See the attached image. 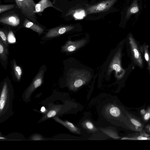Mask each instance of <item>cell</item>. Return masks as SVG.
Here are the masks:
<instances>
[{
  "label": "cell",
  "instance_id": "3957f363",
  "mask_svg": "<svg viewBox=\"0 0 150 150\" xmlns=\"http://www.w3.org/2000/svg\"><path fill=\"white\" fill-rule=\"evenodd\" d=\"M44 69L40 70L31 84L24 93L23 97L25 101H28V99L33 91L42 84L44 73Z\"/></svg>",
  "mask_w": 150,
  "mask_h": 150
},
{
  "label": "cell",
  "instance_id": "d6a6232c",
  "mask_svg": "<svg viewBox=\"0 0 150 150\" xmlns=\"http://www.w3.org/2000/svg\"><path fill=\"white\" fill-rule=\"evenodd\" d=\"M149 66H150V62L149 63Z\"/></svg>",
  "mask_w": 150,
  "mask_h": 150
},
{
  "label": "cell",
  "instance_id": "6da1fadb",
  "mask_svg": "<svg viewBox=\"0 0 150 150\" xmlns=\"http://www.w3.org/2000/svg\"><path fill=\"white\" fill-rule=\"evenodd\" d=\"M91 78L90 74L85 70H76L70 74L68 85L69 88L76 91L86 83Z\"/></svg>",
  "mask_w": 150,
  "mask_h": 150
},
{
  "label": "cell",
  "instance_id": "1f68e13d",
  "mask_svg": "<svg viewBox=\"0 0 150 150\" xmlns=\"http://www.w3.org/2000/svg\"><path fill=\"white\" fill-rule=\"evenodd\" d=\"M0 139H5V138H3V137H0Z\"/></svg>",
  "mask_w": 150,
  "mask_h": 150
},
{
  "label": "cell",
  "instance_id": "f546056e",
  "mask_svg": "<svg viewBox=\"0 0 150 150\" xmlns=\"http://www.w3.org/2000/svg\"><path fill=\"white\" fill-rule=\"evenodd\" d=\"M45 108L43 107H42L41 108V111H42V112H43L45 111Z\"/></svg>",
  "mask_w": 150,
  "mask_h": 150
},
{
  "label": "cell",
  "instance_id": "44dd1931",
  "mask_svg": "<svg viewBox=\"0 0 150 150\" xmlns=\"http://www.w3.org/2000/svg\"><path fill=\"white\" fill-rule=\"evenodd\" d=\"M0 36L4 45L6 48L7 49L8 43L7 40V38L5 33L1 30L0 31Z\"/></svg>",
  "mask_w": 150,
  "mask_h": 150
},
{
  "label": "cell",
  "instance_id": "7c38bea8",
  "mask_svg": "<svg viewBox=\"0 0 150 150\" xmlns=\"http://www.w3.org/2000/svg\"><path fill=\"white\" fill-rule=\"evenodd\" d=\"M49 7H52L57 9L50 0H41L36 4L34 13H36L42 12L46 8Z\"/></svg>",
  "mask_w": 150,
  "mask_h": 150
},
{
  "label": "cell",
  "instance_id": "d4e9b609",
  "mask_svg": "<svg viewBox=\"0 0 150 150\" xmlns=\"http://www.w3.org/2000/svg\"><path fill=\"white\" fill-rule=\"evenodd\" d=\"M147 50V48L146 47H145L144 48V55L146 60L147 61L149 62V57Z\"/></svg>",
  "mask_w": 150,
  "mask_h": 150
},
{
  "label": "cell",
  "instance_id": "e0dca14e",
  "mask_svg": "<svg viewBox=\"0 0 150 150\" xmlns=\"http://www.w3.org/2000/svg\"><path fill=\"white\" fill-rule=\"evenodd\" d=\"M8 54V49L4 45L1 40L0 41V57L3 60L6 61L7 58Z\"/></svg>",
  "mask_w": 150,
  "mask_h": 150
},
{
  "label": "cell",
  "instance_id": "7402d4cb",
  "mask_svg": "<svg viewBox=\"0 0 150 150\" xmlns=\"http://www.w3.org/2000/svg\"><path fill=\"white\" fill-rule=\"evenodd\" d=\"M8 40L9 43H14L16 42V39L14 35L11 31H10L8 35Z\"/></svg>",
  "mask_w": 150,
  "mask_h": 150
},
{
  "label": "cell",
  "instance_id": "7a4b0ae2",
  "mask_svg": "<svg viewBox=\"0 0 150 150\" xmlns=\"http://www.w3.org/2000/svg\"><path fill=\"white\" fill-rule=\"evenodd\" d=\"M18 8L25 16L33 22H36L35 13H34L36 4L32 0H15Z\"/></svg>",
  "mask_w": 150,
  "mask_h": 150
},
{
  "label": "cell",
  "instance_id": "4fadbf2b",
  "mask_svg": "<svg viewBox=\"0 0 150 150\" xmlns=\"http://www.w3.org/2000/svg\"><path fill=\"white\" fill-rule=\"evenodd\" d=\"M23 25L24 27L30 29L39 34L42 33L44 31L41 27L30 21L27 18L25 19Z\"/></svg>",
  "mask_w": 150,
  "mask_h": 150
},
{
  "label": "cell",
  "instance_id": "52a82bcc",
  "mask_svg": "<svg viewBox=\"0 0 150 150\" xmlns=\"http://www.w3.org/2000/svg\"><path fill=\"white\" fill-rule=\"evenodd\" d=\"M129 39L133 57L136 63L141 67L143 62L137 45L132 35H130Z\"/></svg>",
  "mask_w": 150,
  "mask_h": 150
},
{
  "label": "cell",
  "instance_id": "d6986e66",
  "mask_svg": "<svg viewBox=\"0 0 150 150\" xmlns=\"http://www.w3.org/2000/svg\"><path fill=\"white\" fill-rule=\"evenodd\" d=\"M13 68L15 76L17 80L19 81L22 75V69L20 67L16 64L15 62L13 63Z\"/></svg>",
  "mask_w": 150,
  "mask_h": 150
},
{
  "label": "cell",
  "instance_id": "5b68a950",
  "mask_svg": "<svg viewBox=\"0 0 150 150\" xmlns=\"http://www.w3.org/2000/svg\"><path fill=\"white\" fill-rule=\"evenodd\" d=\"M9 95L6 82L4 83L1 92L0 98V116L2 115L6 109L9 106Z\"/></svg>",
  "mask_w": 150,
  "mask_h": 150
},
{
  "label": "cell",
  "instance_id": "83f0119b",
  "mask_svg": "<svg viewBox=\"0 0 150 150\" xmlns=\"http://www.w3.org/2000/svg\"><path fill=\"white\" fill-rule=\"evenodd\" d=\"M150 117V114L149 113H146L144 116V119L145 120H147Z\"/></svg>",
  "mask_w": 150,
  "mask_h": 150
},
{
  "label": "cell",
  "instance_id": "9a60e30c",
  "mask_svg": "<svg viewBox=\"0 0 150 150\" xmlns=\"http://www.w3.org/2000/svg\"><path fill=\"white\" fill-rule=\"evenodd\" d=\"M61 108V105L54 106L43 117L42 120H45L55 116Z\"/></svg>",
  "mask_w": 150,
  "mask_h": 150
},
{
  "label": "cell",
  "instance_id": "f1b7e54d",
  "mask_svg": "<svg viewBox=\"0 0 150 150\" xmlns=\"http://www.w3.org/2000/svg\"><path fill=\"white\" fill-rule=\"evenodd\" d=\"M137 139L139 140H146L147 139V138L141 136L139 137Z\"/></svg>",
  "mask_w": 150,
  "mask_h": 150
},
{
  "label": "cell",
  "instance_id": "e575fe53",
  "mask_svg": "<svg viewBox=\"0 0 150 150\" xmlns=\"http://www.w3.org/2000/svg\"><path fill=\"white\" fill-rule=\"evenodd\" d=\"M32 0V1H33V0Z\"/></svg>",
  "mask_w": 150,
  "mask_h": 150
},
{
  "label": "cell",
  "instance_id": "2e32d148",
  "mask_svg": "<svg viewBox=\"0 0 150 150\" xmlns=\"http://www.w3.org/2000/svg\"><path fill=\"white\" fill-rule=\"evenodd\" d=\"M82 126L90 132L94 133L96 132L98 129L92 122L88 120H84L82 123Z\"/></svg>",
  "mask_w": 150,
  "mask_h": 150
},
{
  "label": "cell",
  "instance_id": "ba28073f",
  "mask_svg": "<svg viewBox=\"0 0 150 150\" xmlns=\"http://www.w3.org/2000/svg\"><path fill=\"white\" fill-rule=\"evenodd\" d=\"M70 26H59L50 29L46 33L45 37L47 38L55 37L68 32L74 28Z\"/></svg>",
  "mask_w": 150,
  "mask_h": 150
},
{
  "label": "cell",
  "instance_id": "ac0fdd59",
  "mask_svg": "<svg viewBox=\"0 0 150 150\" xmlns=\"http://www.w3.org/2000/svg\"><path fill=\"white\" fill-rule=\"evenodd\" d=\"M101 130L105 134L112 138L117 139L119 138V137L116 133L111 129L101 128Z\"/></svg>",
  "mask_w": 150,
  "mask_h": 150
},
{
  "label": "cell",
  "instance_id": "4dcf8cb0",
  "mask_svg": "<svg viewBox=\"0 0 150 150\" xmlns=\"http://www.w3.org/2000/svg\"><path fill=\"white\" fill-rule=\"evenodd\" d=\"M141 112L142 113L144 114L145 113V111L144 110H141Z\"/></svg>",
  "mask_w": 150,
  "mask_h": 150
},
{
  "label": "cell",
  "instance_id": "cb8c5ba5",
  "mask_svg": "<svg viewBox=\"0 0 150 150\" xmlns=\"http://www.w3.org/2000/svg\"><path fill=\"white\" fill-rule=\"evenodd\" d=\"M31 140H43L42 137L38 134H35L32 137Z\"/></svg>",
  "mask_w": 150,
  "mask_h": 150
},
{
  "label": "cell",
  "instance_id": "30bf717a",
  "mask_svg": "<svg viewBox=\"0 0 150 150\" xmlns=\"http://www.w3.org/2000/svg\"><path fill=\"white\" fill-rule=\"evenodd\" d=\"M0 22L12 26H16L19 24L20 20L17 15L13 14L1 17L0 18Z\"/></svg>",
  "mask_w": 150,
  "mask_h": 150
},
{
  "label": "cell",
  "instance_id": "ffe728a7",
  "mask_svg": "<svg viewBox=\"0 0 150 150\" xmlns=\"http://www.w3.org/2000/svg\"><path fill=\"white\" fill-rule=\"evenodd\" d=\"M15 5L14 4L6 5L1 4L0 5V13H1L6 11L14 8Z\"/></svg>",
  "mask_w": 150,
  "mask_h": 150
},
{
  "label": "cell",
  "instance_id": "484cf974",
  "mask_svg": "<svg viewBox=\"0 0 150 150\" xmlns=\"http://www.w3.org/2000/svg\"><path fill=\"white\" fill-rule=\"evenodd\" d=\"M139 11V8L137 6L132 8L130 10V12L132 13H135L138 12Z\"/></svg>",
  "mask_w": 150,
  "mask_h": 150
},
{
  "label": "cell",
  "instance_id": "277c9868",
  "mask_svg": "<svg viewBox=\"0 0 150 150\" xmlns=\"http://www.w3.org/2000/svg\"><path fill=\"white\" fill-rule=\"evenodd\" d=\"M120 59L121 53L119 51L114 57L108 71V74L109 75L113 70H115L116 77L118 79L121 78L124 73L121 67Z\"/></svg>",
  "mask_w": 150,
  "mask_h": 150
},
{
  "label": "cell",
  "instance_id": "836d02e7",
  "mask_svg": "<svg viewBox=\"0 0 150 150\" xmlns=\"http://www.w3.org/2000/svg\"><path fill=\"white\" fill-rule=\"evenodd\" d=\"M149 130H150V129H149Z\"/></svg>",
  "mask_w": 150,
  "mask_h": 150
},
{
  "label": "cell",
  "instance_id": "9c48e42d",
  "mask_svg": "<svg viewBox=\"0 0 150 150\" xmlns=\"http://www.w3.org/2000/svg\"><path fill=\"white\" fill-rule=\"evenodd\" d=\"M86 41L82 39L76 41H68L62 47V50L66 52H72L83 46Z\"/></svg>",
  "mask_w": 150,
  "mask_h": 150
},
{
  "label": "cell",
  "instance_id": "4316f807",
  "mask_svg": "<svg viewBox=\"0 0 150 150\" xmlns=\"http://www.w3.org/2000/svg\"><path fill=\"white\" fill-rule=\"evenodd\" d=\"M131 121L133 124L136 126H141V124L138 122L134 119H131Z\"/></svg>",
  "mask_w": 150,
  "mask_h": 150
},
{
  "label": "cell",
  "instance_id": "8992f818",
  "mask_svg": "<svg viewBox=\"0 0 150 150\" xmlns=\"http://www.w3.org/2000/svg\"><path fill=\"white\" fill-rule=\"evenodd\" d=\"M116 0H108L97 5L91 6L87 9L88 13L102 12L108 9Z\"/></svg>",
  "mask_w": 150,
  "mask_h": 150
},
{
  "label": "cell",
  "instance_id": "5bb4252c",
  "mask_svg": "<svg viewBox=\"0 0 150 150\" xmlns=\"http://www.w3.org/2000/svg\"><path fill=\"white\" fill-rule=\"evenodd\" d=\"M105 112L107 115L112 117H117L120 113L119 109L112 104H109L105 107Z\"/></svg>",
  "mask_w": 150,
  "mask_h": 150
},
{
  "label": "cell",
  "instance_id": "8fae6325",
  "mask_svg": "<svg viewBox=\"0 0 150 150\" xmlns=\"http://www.w3.org/2000/svg\"><path fill=\"white\" fill-rule=\"evenodd\" d=\"M53 119L56 122L66 127L71 132L78 134H81L80 129L70 122L68 121H63L58 117H54Z\"/></svg>",
  "mask_w": 150,
  "mask_h": 150
},
{
  "label": "cell",
  "instance_id": "603a6c76",
  "mask_svg": "<svg viewBox=\"0 0 150 150\" xmlns=\"http://www.w3.org/2000/svg\"><path fill=\"white\" fill-rule=\"evenodd\" d=\"M74 16L77 18H81L85 16V12L84 11L81 10L77 11L75 13Z\"/></svg>",
  "mask_w": 150,
  "mask_h": 150
}]
</instances>
